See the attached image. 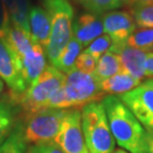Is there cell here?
<instances>
[{
	"label": "cell",
	"mask_w": 153,
	"mask_h": 153,
	"mask_svg": "<svg viewBox=\"0 0 153 153\" xmlns=\"http://www.w3.org/2000/svg\"><path fill=\"white\" fill-rule=\"evenodd\" d=\"M63 87L72 108L100 102L105 97L100 88V81L94 74H84L76 69L65 74Z\"/></svg>",
	"instance_id": "8992f818"
},
{
	"label": "cell",
	"mask_w": 153,
	"mask_h": 153,
	"mask_svg": "<svg viewBox=\"0 0 153 153\" xmlns=\"http://www.w3.org/2000/svg\"><path fill=\"white\" fill-rule=\"evenodd\" d=\"M126 45L143 51L152 50L153 28H143L138 31H134L126 40Z\"/></svg>",
	"instance_id": "44dd1931"
},
{
	"label": "cell",
	"mask_w": 153,
	"mask_h": 153,
	"mask_svg": "<svg viewBox=\"0 0 153 153\" xmlns=\"http://www.w3.org/2000/svg\"><path fill=\"white\" fill-rule=\"evenodd\" d=\"M12 26L4 0H0V39L4 40Z\"/></svg>",
	"instance_id": "83f0119b"
},
{
	"label": "cell",
	"mask_w": 153,
	"mask_h": 153,
	"mask_svg": "<svg viewBox=\"0 0 153 153\" xmlns=\"http://www.w3.org/2000/svg\"><path fill=\"white\" fill-rule=\"evenodd\" d=\"M68 109L44 108L28 116L24 138L31 145L53 144Z\"/></svg>",
	"instance_id": "5b68a950"
},
{
	"label": "cell",
	"mask_w": 153,
	"mask_h": 153,
	"mask_svg": "<svg viewBox=\"0 0 153 153\" xmlns=\"http://www.w3.org/2000/svg\"><path fill=\"white\" fill-rule=\"evenodd\" d=\"M112 40L108 35H102L96 40H94L90 45L88 46L85 52H87L90 55H91L94 58L99 60L103 54L109 51V49L112 46Z\"/></svg>",
	"instance_id": "d4e9b609"
},
{
	"label": "cell",
	"mask_w": 153,
	"mask_h": 153,
	"mask_svg": "<svg viewBox=\"0 0 153 153\" xmlns=\"http://www.w3.org/2000/svg\"><path fill=\"white\" fill-rule=\"evenodd\" d=\"M108 125L117 145L129 153H148L146 130L117 96H105L100 100Z\"/></svg>",
	"instance_id": "6da1fadb"
},
{
	"label": "cell",
	"mask_w": 153,
	"mask_h": 153,
	"mask_svg": "<svg viewBox=\"0 0 153 153\" xmlns=\"http://www.w3.org/2000/svg\"><path fill=\"white\" fill-rule=\"evenodd\" d=\"M11 24L30 33L29 0H4Z\"/></svg>",
	"instance_id": "e0dca14e"
},
{
	"label": "cell",
	"mask_w": 153,
	"mask_h": 153,
	"mask_svg": "<svg viewBox=\"0 0 153 153\" xmlns=\"http://www.w3.org/2000/svg\"><path fill=\"white\" fill-rule=\"evenodd\" d=\"M121 62L119 56L114 52L108 51L97 60L94 75L100 82L118 74L119 72H121Z\"/></svg>",
	"instance_id": "d6986e66"
},
{
	"label": "cell",
	"mask_w": 153,
	"mask_h": 153,
	"mask_svg": "<svg viewBox=\"0 0 153 153\" xmlns=\"http://www.w3.org/2000/svg\"><path fill=\"white\" fill-rule=\"evenodd\" d=\"M44 108H56V109L72 108L63 85L50 97V100H49L47 103L45 105Z\"/></svg>",
	"instance_id": "4316f807"
},
{
	"label": "cell",
	"mask_w": 153,
	"mask_h": 153,
	"mask_svg": "<svg viewBox=\"0 0 153 153\" xmlns=\"http://www.w3.org/2000/svg\"><path fill=\"white\" fill-rule=\"evenodd\" d=\"M82 129L90 153H114L115 140L102 102L82 108Z\"/></svg>",
	"instance_id": "7a4b0ae2"
},
{
	"label": "cell",
	"mask_w": 153,
	"mask_h": 153,
	"mask_svg": "<svg viewBox=\"0 0 153 153\" xmlns=\"http://www.w3.org/2000/svg\"><path fill=\"white\" fill-rule=\"evenodd\" d=\"M122 2L126 4H147V3H153V0H122Z\"/></svg>",
	"instance_id": "1f68e13d"
},
{
	"label": "cell",
	"mask_w": 153,
	"mask_h": 153,
	"mask_svg": "<svg viewBox=\"0 0 153 153\" xmlns=\"http://www.w3.org/2000/svg\"><path fill=\"white\" fill-rule=\"evenodd\" d=\"M43 4L51 17V34L45 52L53 64L73 37L74 10L68 0H43Z\"/></svg>",
	"instance_id": "3957f363"
},
{
	"label": "cell",
	"mask_w": 153,
	"mask_h": 153,
	"mask_svg": "<svg viewBox=\"0 0 153 153\" xmlns=\"http://www.w3.org/2000/svg\"><path fill=\"white\" fill-rule=\"evenodd\" d=\"M79 1L85 9L96 15L114 10L122 4V0H79Z\"/></svg>",
	"instance_id": "cb8c5ba5"
},
{
	"label": "cell",
	"mask_w": 153,
	"mask_h": 153,
	"mask_svg": "<svg viewBox=\"0 0 153 153\" xmlns=\"http://www.w3.org/2000/svg\"><path fill=\"white\" fill-rule=\"evenodd\" d=\"M13 100H0V142L8 137L16 125V108Z\"/></svg>",
	"instance_id": "ffe728a7"
},
{
	"label": "cell",
	"mask_w": 153,
	"mask_h": 153,
	"mask_svg": "<svg viewBox=\"0 0 153 153\" xmlns=\"http://www.w3.org/2000/svg\"><path fill=\"white\" fill-rule=\"evenodd\" d=\"M18 64L27 88L44 72L47 67L45 49L35 43L30 50L18 59Z\"/></svg>",
	"instance_id": "7c38bea8"
},
{
	"label": "cell",
	"mask_w": 153,
	"mask_h": 153,
	"mask_svg": "<svg viewBox=\"0 0 153 153\" xmlns=\"http://www.w3.org/2000/svg\"><path fill=\"white\" fill-rule=\"evenodd\" d=\"M146 142H147V152L153 153V130H146Z\"/></svg>",
	"instance_id": "4dcf8cb0"
},
{
	"label": "cell",
	"mask_w": 153,
	"mask_h": 153,
	"mask_svg": "<svg viewBox=\"0 0 153 153\" xmlns=\"http://www.w3.org/2000/svg\"><path fill=\"white\" fill-rule=\"evenodd\" d=\"M82 49V46L81 45V43H79L74 37H72L68 45L64 48V50L61 52L59 57L55 60L52 66H54L55 68L64 74L71 72L72 70L75 69L76 58L81 54Z\"/></svg>",
	"instance_id": "ac0fdd59"
},
{
	"label": "cell",
	"mask_w": 153,
	"mask_h": 153,
	"mask_svg": "<svg viewBox=\"0 0 153 153\" xmlns=\"http://www.w3.org/2000/svg\"><path fill=\"white\" fill-rule=\"evenodd\" d=\"M0 79L7 85L10 90V99L21 96L26 91L27 85L24 82L18 61L6 45L0 39Z\"/></svg>",
	"instance_id": "9c48e42d"
},
{
	"label": "cell",
	"mask_w": 153,
	"mask_h": 153,
	"mask_svg": "<svg viewBox=\"0 0 153 153\" xmlns=\"http://www.w3.org/2000/svg\"><path fill=\"white\" fill-rule=\"evenodd\" d=\"M140 81L134 79L123 71L112 76L111 78L100 82V88L105 94L117 96L126 94L140 85Z\"/></svg>",
	"instance_id": "9a60e30c"
},
{
	"label": "cell",
	"mask_w": 153,
	"mask_h": 153,
	"mask_svg": "<svg viewBox=\"0 0 153 153\" xmlns=\"http://www.w3.org/2000/svg\"><path fill=\"white\" fill-rule=\"evenodd\" d=\"M30 34L35 43L46 49L51 34V17L45 8L31 7L29 13Z\"/></svg>",
	"instance_id": "5bb4252c"
},
{
	"label": "cell",
	"mask_w": 153,
	"mask_h": 153,
	"mask_svg": "<svg viewBox=\"0 0 153 153\" xmlns=\"http://www.w3.org/2000/svg\"><path fill=\"white\" fill-rule=\"evenodd\" d=\"M53 144L64 153H90L82 129L79 108L68 109Z\"/></svg>",
	"instance_id": "52a82bcc"
},
{
	"label": "cell",
	"mask_w": 153,
	"mask_h": 153,
	"mask_svg": "<svg viewBox=\"0 0 153 153\" xmlns=\"http://www.w3.org/2000/svg\"><path fill=\"white\" fill-rule=\"evenodd\" d=\"M152 50H153V48H152Z\"/></svg>",
	"instance_id": "d590c367"
},
{
	"label": "cell",
	"mask_w": 153,
	"mask_h": 153,
	"mask_svg": "<svg viewBox=\"0 0 153 153\" xmlns=\"http://www.w3.org/2000/svg\"><path fill=\"white\" fill-rule=\"evenodd\" d=\"M103 24L102 18L93 13H84L73 25V37L82 47H88L94 40L102 35Z\"/></svg>",
	"instance_id": "4fadbf2b"
},
{
	"label": "cell",
	"mask_w": 153,
	"mask_h": 153,
	"mask_svg": "<svg viewBox=\"0 0 153 153\" xmlns=\"http://www.w3.org/2000/svg\"><path fill=\"white\" fill-rule=\"evenodd\" d=\"M114 153H129V152L125 151V150H123V149H116V150H114Z\"/></svg>",
	"instance_id": "e575fe53"
},
{
	"label": "cell",
	"mask_w": 153,
	"mask_h": 153,
	"mask_svg": "<svg viewBox=\"0 0 153 153\" xmlns=\"http://www.w3.org/2000/svg\"><path fill=\"white\" fill-rule=\"evenodd\" d=\"M147 130H153V79L119 97Z\"/></svg>",
	"instance_id": "ba28073f"
},
{
	"label": "cell",
	"mask_w": 153,
	"mask_h": 153,
	"mask_svg": "<svg viewBox=\"0 0 153 153\" xmlns=\"http://www.w3.org/2000/svg\"><path fill=\"white\" fill-rule=\"evenodd\" d=\"M24 138V125L22 122H17L8 137L0 142V153H14L17 146Z\"/></svg>",
	"instance_id": "603a6c76"
},
{
	"label": "cell",
	"mask_w": 153,
	"mask_h": 153,
	"mask_svg": "<svg viewBox=\"0 0 153 153\" xmlns=\"http://www.w3.org/2000/svg\"><path fill=\"white\" fill-rule=\"evenodd\" d=\"M103 31L114 44L126 43L129 36L135 31L136 24L133 17L125 11H111L102 15Z\"/></svg>",
	"instance_id": "30bf717a"
},
{
	"label": "cell",
	"mask_w": 153,
	"mask_h": 153,
	"mask_svg": "<svg viewBox=\"0 0 153 153\" xmlns=\"http://www.w3.org/2000/svg\"><path fill=\"white\" fill-rule=\"evenodd\" d=\"M144 71H145V76H147V78H153V52L147 54V57H146L144 63Z\"/></svg>",
	"instance_id": "f546056e"
},
{
	"label": "cell",
	"mask_w": 153,
	"mask_h": 153,
	"mask_svg": "<svg viewBox=\"0 0 153 153\" xmlns=\"http://www.w3.org/2000/svg\"><path fill=\"white\" fill-rule=\"evenodd\" d=\"M26 147H27V142L25 140H23V141L20 142V144L17 146V148L15 149L14 153H26Z\"/></svg>",
	"instance_id": "d6a6232c"
},
{
	"label": "cell",
	"mask_w": 153,
	"mask_h": 153,
	"mask_svg": "<svg viewBox=\"0 0 153 153\" xmlns=\"http://www.w3.org/2000/svg\"><path fill=\"white\" fill-rule=\"evenodd\" d=\"M131 16L136 26L140 28H153V3L134 4L131 9Z\"/></svg>",
	"instance_id": "7402d4cb"
},
{
	"label": "cell",
	"mask_w": 153,
	"mask_h": 153,
	"mask_svg": "<svg viewBox=\"0 0 153 153\" xmlns=\"http://www.w3.org/2000/svg\"><path fill=\"white\" fill-rule=\"evenodd\" d=\"M65 74L54 66H47L21 96L10 99L19 105L27 115H31L44 108L50 97L62 87Z\"/></svg>",
	"instance_id": "277c9868"
},
{
	"label": "cell",
	"mask_w": 153,
	"mask_h": 153,
	"mask_svg": "<svg viewBox=\"0 0 153 153\" xmlns=\"http://www.w3.org/2000/svg\"><path fill=\"white\" fill-rule=\"evenodd\" d=\"M3 91H4V82L0 79V94L3 93Z\"/></svg>",
	"instance_id": "836d02e7"
},
{
	"label": "cell",
	"mask_w": 153,
	"mask_h": 153,
	"mask_svg": "<svg viewBox=\"0 0 153 153\" xmlns=\"http://www.w3.org/2000/svg\"><path fill=\"white\" fill-rule=\"evenodd\" d=\"M26 153H64L54 144L30 145Z\"/></svg>",
	"instance_id": "f1b7e54d"
},
{
	"label": "cell",
	"mask_w": 153,
	"mask_h": 153,
	"mask_svg": "<svg viewBox=\"0 0 153 153\" xmlns=\"http://www.w3.org/2000/svg\"><path fill=\"white\" fill-rule=\"evenodd\" d=\"M109 51L119 56L121 62V71L127 73L140 82L145 78L144 63L148 54L147 52L129 47L126 43H112Z\"/></svg>",
	"instance_id": "8fae6325"
},
{
	"label": "cell",
	"mask_w": 153,
	"mask_h": 153,
	"mask_svg": "<svg viewBox=\"0 0 153 153\" xmlns=\"http://www.w3.org/2000/svg\"><path fill=\"white\" fill-rule=\"evenodd\" d=\"M97 60L96 58H94L91 55L84 51L76 58L75 69L84 73V74H94L97 67Z\"/></svg>",
	"instance_id": "484cf974"
},
{
	"label": "cell",
	"mask_w": 153,
	"mask_h": 153,
	"mask_svg": "<svg viewBox=\"0 0 153 153\" xmlns=\"http://www.w3.org/2000/svg\"><path fill=\"white\" fill-rule=\"evenodd\" d=\"M2 41H4L6 45L10 48V50L13 52L17 61L24 54L27 53L35 44L34 40L32 39L31 34L29 32L24 31L13 25L11 26L7 36Z\"/></svg>",
	"instance_id": "2e32d148"
}]
</instances>
